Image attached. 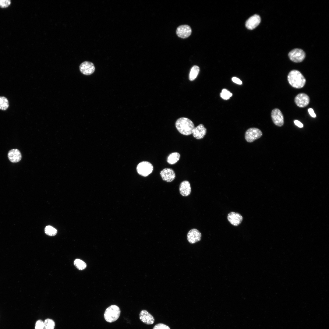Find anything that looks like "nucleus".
<instances>
[{"label":"nucleus","mask_w":329,"mask_h":329,"mask_svg":"<svg viewBox=\"0 0 329 329\" xmlns=\"http://www.w3.org/2000/svg\"><path fill=\"white\" fill-rule=\"evenodd\" d=\"M287 79L292 87L297 89L303 87L306 82V80L302 74L296 70H292L289 73Z\"/></svg>","instance_id":"2"},{"label":"nucleus","mask_w":329,"mask_h":329,"mask_svg":"<svg viewBox=\"0 0 329 329\" xmlns=\"http://www.w3.org/2000/svg\"><path fill=\"white\" fill-rule=\"evenodd\" d=\"M139 317L141 321L147 324H152L154 321L153 317L145 310H143L141 311L139 314Z\"/></svg>","instance_id":"16"},{"label":"nucleus","mask_w":329,"mask_h":329,"mask_svg":"<svg viewBox=\"0 0 329 329\" xmlns=\"http://www.w3.org/2000/svg\"><path fill=\"white\" fill-rule=\"evenodd\" d=\"M271 117L273 122L276 125L281 127L283 125V116L279 109L275 108L271 112Z\"/></svg>","instance_id":"7"},{"label":"nucleus","mask_w":329,"mask_h":329,"mask_svg":"<svg viewBox=\"0 0 329 329\" xmlns=\"http://www.w3.org/2000/svg\"><path fill=\"white\" fill-rule=\"evenodd\" d=\"M75 266L80 270H83L86 267V264L83 260L80 259H76L74 261Z\"/></svg>","instance_id":"22"},{"label":"nucleus","mask_w":329,"mask_h":329,"mask_svg":"<svg viewBox=\"0 0 329 329\" xmlns=\"http://www.w3.org/2000/svg\"><path fill=\"white\" fill-rule=\"evenodd\" d=\"M262 133L259 129L256 128H251L248 129L245 133V138L246 141L251 143L260 138Z\"/></svg>","instance_id":"5"},{"label":"nucleus","mask_w":329,"mask_h":329,"mask_svg":"<svg viewBox=\"0 0 329 329\" xmlns=\"http://www.w3.org/2000/svg\"><path fill=\"white\" fill-rule=\"evenodd\" d=\"M260 21V16L257 14H255L247 20L246 23V26L248 29H253L259 25Z\"/></svg>","instance_id":"13"},{"label":"nucleus","mask_w":329,"mask_h":329,"mask_svg":"<svg viewBox=\"0 0 329 329\" xmlns=\"http://www.w3.org/2000/svg\"><path fill=\"white\" fill-rule=\"evenodd\" d=\"M121 313L119 308L116 305H112L107 308L105 311L104 317L105 320L109 323L116 321L119 317Z\"/></svg>","instance_id":"3"},{"label":"nucleus","mask_w":329,"mask_h":329,"mask_svg":"<svg viewBox=\"0 0 329 329\" xmlns=\"http://www.w3.org/2000/svg\"><path fill=\"white\" fill-rule=\"evenodd\" d=\"M153 329H170L167 325L162 323H159L155 325Z\"/></svg>","instance_id":"28"},{"label":"nucleus","mask_w":329,"mask_h":329,"mask_svg":"<svg viewBox=\"0 0 329 329\" xmlns=\"http://www.w3.org/2000/svg\"><path fill=\"white\" fill-rule=\"evenodd\" d=\"M179 190L181 194L183 196H189L191 192V188L189 182L187 180L182 182L180 184Z\"/></svg>","instance_id":"18"},{"label":"nucleus","mask_w":329,"mask_h":329,"mask_svg":"<svg viewBox=\"0 0 329 329\" xmlns=\"http://www.w3.org/2000/svg\"><path fill=\"white\" fill-rule=\"evenodd\" d=\"M192 32L190 27L187 25H181L178 27L176 30L177 36L182 38L188 37Z\"/></svg>","instance_id":"11"},{"label":"nucleus","mask_w":329,"mask_h":329,"mask_svg":"<svg viewBox=\"0 0 329 329\" xmlns=\"http://www.w3.org/2000/svg\"><path fill=\"white\" fill-rule=\"evenodd\" d=\"M294 123L296 126L299 128H302L303 127V124L298 120H295Z\"/></svg>","instance_id":"31"},{"label":"nucleus","mask_w":329,"mask_h":329,"mask_svg":"<svg viewBox=\"0 0 329 329\" xmlns=\"http://www.w3.org/2000/svg\"><path fill=\"white\" fill-rule=\"evenodd\" d=\"M232 80V81L235 83L239 85H241L242 84V81L238 78L234 77H233Z\"/></svg>","instance_id":"29"},{"label":"nucleus","mask_w":329,"mask_h":329,"mask_svg":"<svg viewBox=\"0 0 329 329\" xmlns=\"http://www.w3.org/2000/svg\"><path fill=\"white\" fill-rule=\"evenodd\" d=\"M294 101L297 106L300 108H304L309 104L310 99L306 94L301 93L298 94L295 97Z\"/></svg>","instance_id":"9"},{"label":"nucleus","mask_w":329,"mask_h":329,"mask_svg":"<svg viewBox=\"0 0 329 329\" xmlns=\"http://www.w3.org/2000/svg\"><path fill=\"white\" fill-rule=\"evenodd\" d=\"M308 111L310 115L313 118H315L316 115L313 110L312 108H309L308 109Z\"/></svg>","instance_id":"30"},{"label":"nucleus","mask_w":329,"mask_h":329,"mask_svg":"<svg viewBox=\"0 0 329 329\" xmlns=\"http://www.w3.org/2000/svg\"><path fill=\"white\" fill-rule=\"evenodd\" d=\"M8 157L9 160L12 163L19 162L22 158V155L20 151L16 149L10 150L8 152Z\"/></svg>","instance_id":"17"},{"label":"nucleus","mask_w":329,"mask_h":329,"mask_svg":"<svg viewBox=\"0 0 329 329\" xmlns=\"http://www.w3.org/2000/svg\"><path fill=\"white\" fill-rule=\"evenodd\" d=\"M227 218L229 222L235 226L239 225L243 220V217L240 214L234 212L228 214Z\"/></svg>","instance_id":"14"},{"label":"nucleus","mask_w":329,"mask_h":329,"mask_svg":"<svg viewBox=\"0 0 329 329\" xmlns=\"http://www.w3.org/2000/svg\"><path fill=\"white\" fill-rule=\"evenodd\" d=\"M35 329H44V322L41 320L37 321L35 324Z\"/></svg>","instance_id":"27"},{"label":"nucleus","mask_w":329,"mask_h":329,"mask_svg":"<svg viewBox=\"0 0 329 329\" xmlns=\"http://www.w3.org/2000/svg\"><path fill=\"white\" fill-rule=\"evenodd\" d=\"M232 95L231 93L225 89H223L220 94L221 97L225 100L229 99L230 97L232 96Z\"/></svg>","instance_id":"25"},{"label":"nucleus","mask_w":329,"mask_h":329,"mask_svg":"<svg viewBox=\"0 0 329 329\" xmlns=\"http://www.w3.org/2000/svg\"><path fill=\"white\" fill-rule=\"evenodd\" d=\"M201 234L197 229H192L189 231L187 235V238L188 242L191 244H193L200 241L201 239Z\"/></svg>","instance_id":"12"},{"label":"nucleus","mask_w":329,"mask_h":329,"mask_svg":"<svg viewBox=\"0 0 329 329\" xmlns=\"http://www.w3.org/2000/svg\"><path fill=\"white\" fill-rule=\"evenodd\" d=\"M180 157V154L178 152L172 153L168 156L167 161L171 164H175L179 160Z\"/></svg>","instance_id":"19"},{"label":"nucleus","mask_w":329,"mask_h":329,"mask_svg":"<svg viewBox=\"0 0 329 329\" xmlns=\"http://www.w3.org/2000/svg\"><path fill=\"white\" fill-rule=\"evenodd\" d=\"M9 106V101L7 98L3 96H0V109L5 110Z\"/></svg>","instance_id":"21"},{"label":"nucleus","mask_w":329,"mask_h":329,"mask_svg":"<svg viewBox=\"0 0 329 329\" xmlns=\"http://www.w3.org/2000/svg\"><path fill=\"white\" fill-rule=\"evenodd\" d=\"M200 71V68L197 65H194L191 68L189 74V80L193 81L197 77Z\"/></svg>","instance_id":"20"},{"label":"nucleus","mask_w":329,"mask_h":329,"mask_svg":"<svg viewBox=\"0 0 329 329\" xmlns=\"http://www.w3.org/2000/svg\"><path fill=\"white\" fill-rule=\"evenodd\" d=\"M160 174L163 180L168 182H172L175 177V172L170 168L164 169L161 172Z\"/></svg>","instance_id":"10"},{"label":"nucleus","mask_w":329,"mask_h":329,"mask_svg":"<svg viewBox=\"0 0 329 329\" xmlns=\"http://www.w3.org/2000/svg\"><path fill=\"white\" fill-rule=\"evenodd\" d=\"M80 70L81 72L86 75H90L93 73L95 71V67L94 64L89 61H84L80 66Z\"/></svg>","instance_id":"8"},{"label":"nucleus","mask_w":329,"mask_h":329,"mask_svg":"<svg viewBox=\"0 0 329 329\" xmlns=\"http://www.w3.org/2000/svg\"><path fill=\"white\" fill-rule=\"evenodd\" d=\"M175 126L180 133L186 136L192 134L195 127L193 122L185 117H181L178 119L175 122Z\"/></svg>","instance_id":"1"},{"label":"nucleus","mask_w":329,"mask_h":329,"mask_svg":"<svg viewBox=\"0 0 329 329\" xmlns=\"http://www.w3.org/2000/svg\"><path fill=\"white\" fill-rule=\"evenodd\" d=\"M207 133V129L202 124L194 127L192 132L193 136L197 139L203 138Z\"/></svg>","instance_id":"15"},{"label":"nucleus","mask_w":329,"mask_h":329,"mask_svg":"<svg viewBox=\"0 0 329 329\" xmlns=\"http://www.w3.org/2000/svg\"><path fill=\"white\" fill-rule=\"evenodd\" d=\"M288 55L291 61L299 63L302 62L304 59L305 54L302 50L296 48L291 51Z\"/></svg>","instance_id":"6"},{"label":"nucleus","mask_w":329,"mask_h":329,"mask_svg":"<svg viewBox=\"0 0 329 329\" xmlns=\"http://www.w3.org/2000/svg\"><path fill=\"white\" fill-rule=\"evenodd\" d=\"M11 4V1L9 0H0V7L2 8H6Z\"/></svg>","instance_id":"26"},{"label":"nucleus","mask_w":329,"mask_h":329,"mask_svg":"<svg viewBox=\"0 0 329 329\" xmlns=\"http://www.w3.org/2000/svg\"><path fill=\"white\" fill-rule=\"evenodd\" d=\"M44 231L45 233L47 235L50 236H53L55 235L57 232L56 229L50 225L46 226L45 228Z\"/></svg>","instance_id":"24"},{"label":"nucleus","mask_w":329,"mask_h":329,"mask_svg":"<svg viewBox=\"0 0 329 329\" xmlns=\"http://www.w3.org/2000/svg\"><path fill=\"white\" fill-rule=\"evenodd\" d=\"M136 169L139 174L146 177L152 173L153 170V167L152 164L149 162L144 161L138 164Z\"/></svg>","instance_id":"4"},{"label":"nucleus","mask_w":329,"mask_h":329,"mask_svg":"<svg viewBox=\"0 0 329 329\" xmlns=\"http://www.w3.org/2000/svg\"><path fill=\"white\" fill-rule=\"evenodd\" d=\"M44 322V329H54L55 323L52 320L47 319Z\"/></svg>","instance_id":"23"}]
</instances>
